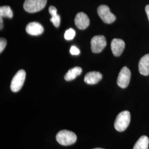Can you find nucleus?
Segmentation results:
<instances>
[{
	"mask_svg": "<svg viewBox=\"0 0 149 149\" xmlns=\"http://www.w3.org/2000/svg\"><path fill=\"white\" fill-rule=\"evenodd\" d=\"M56 141L63 146H68L74 144L77 140L76 134L67 130H63L59 132L56 136Z\"/></svg>",
	"mask_w": 149,
	"mask_h": 149,
	"instance_id": "f257e3e1",
	"label": "nucleus"
},
{
	"mask_svg": "<svg viewBox=\"0 0 149 149\" xmlns=\"http://www.w3.org/2000/svg\"><path fill=\"white\" fill-rule=\"evenodd\" d=\"M130 122V113L128 111L120 112L114 122V128L118 132H122L126 130Z\"/></svg>",
	"mask_w": 149,
	"mask_h": 149,
	"instance_id": "f03ea898",
	"label": "nucleus"
},
{
	"mask_svg": "<svg viewBox=\"0 0 149 149\" xmlns=\"http://www.w3.org/2000/svg\"><path fill=\"white\" fill-rule=\"evenodd\" d=\"M47 0H26L23 8L29 13H35L41 11L47 5Z\"/></svg>",
	"mask_w": 149,
	"mask_h": 149,
	"instance_id": "7ed1b4c3",
	"label": "nucleus"
},
{
	"mask_svg": "<svg viewBox=\"0 0 149 149\" xmlns=\"http://www.w3.org/2000/svg\"><path fill=\"white\" fill-rule=\"evenodd\" d=\"M26 73L23 70H20L16 73L11 81L10 87L12 92H17L21 89L26 79Z\"/></svg>",
	"mask_w": 149,
	"mask_h": 149,
	"instance_id": "20e7f679",
	"label": "nucleus"
},
{
	"mask_svg": "<svg viewBox=\"0 0 149 149\" xmlns=\"http://www.w3.org/2000/svg\"><path fill=\"white\" fill-rule=\"evenodd\" d=\"M98 15L102 20L106 24H111L116 21V17L106 5L100 6L97 9Z\"/></svg>",
	"mask_w": 149,
	"mask_h": 149,
	"instance_id": "39448f33",
	"label": "nucleus"
},
{
	"mask_svg": "<svg viewBox=\"0 0 149 149\" xmlns=\"http://www.w3.org/2000/svg\"><path fill=\"white\" fill-rule=\"evenodd\" d=\"M91 50L94 53H99L107 45L106 38L103 36H96L92 38L91 41Z\"/></svg>",
	"mask_w": 149,
	"mask_h": 149,
	"instance_id": "423d86ee",
	"label": "nucleus"
},
{
	"mask_svg": "<svg viewBox=\"0 0 149 149\" xmlns=\"http://www.w3.org/2000/svg\"><path fill=\"white\" fill-rule=\"evenodd\" d=\"M131 78V72L127 67L124 66L120 70L117 79V85L122 88L128 87Z\"/></svg>",
	"mask_w": 149,
	"mask_h": 149,
	"instance_id": "0eeeda50",
	"label": "nucleus"
},
{
	"mask_svg": "<svg viewBox=\"0 0 149 149\" xmlns=\"http://www.w3.org/2000/svg\"><path fill=\"white\" fill-rule=\"evenodd\" d=\"M74 23L79 29H85L90 25V19L85 13L79 12L74 18Z\"/></svg>",
	"mask_w": 149,
	"mask_h": 149,
	"instance_id": "6e6552de",
	"label": "nucleus"
},
{
	"mask_svg": "<svg viewBox=\"0 0 149 149\" xmlns=\"http://www.w3.org/2000/svg\"><path fill=\"white\" fill-rule=\"evenodd\" d=\"M112 53L116 56H119L123 53L125 48V43L120 39H114L111 42Z\"/></svg>",
	"mask_w": 149,
	"mask_h": 149,
	"instance_id": "1a4fd4ad",
	"label": "nucleus"
},
{
	"mask_svg": "<svg viewBox=\"0 0 149 149\" xmlns=\"http://www.w3.org/2000/svg\"><path fill=\"white\" fill-rule=\"evenodd\" d=\"M26 32L32 36H39L43 33L44 28L38 22H31L28 24L26 27Z\"/></svg>",
	"mask_w": 149,
	"mask_h": 149,
	"instance_id": "9d476101",
	"label": "nucleus"
},
{
	"mask_svg": "<svg viewBox=\"0 0 149 149\" xmlns=\"http://www.w3.org/2000/svg\"><path fill=\"white\" fill-rule=\"evenodd\" d=\"M102 79V74L97 71H92L86 74L84 81L88 85H95Z\"/></svg>",
	"mask_w": 149,
	"mask_h": 149,
	"instance_id": "9b49d317",
	"label": "nucleus"
},
{
	"mask_svg": "<svg viewBox=\"0 0 149 149\" xmlns=\"http://www.w3.org/2000/svg\"><path fill=\"white\" fill-rule=\"evenodd\" d=\"M139 71L140 74L144 76L149 74V54L143 56L139 63Z\"/></svg>",
	"mask_w": 149,
	"mask_h": 149,
	"instance_id": "f8f14e48",
	"label": "nucleus"
},
{
	"mask_svg": "<svg viewBox=\"0 0 149 149\" xmlns=\"http://www.w3.org/2000/svg\"><path fill=\"white\" fill-rule=\"evenodd\" d=\"M82 69L80 67H74L69 70L64 76L65 80L67 81H70L74 80L78 76L82 73Z\"/></svg>",
	"mask_w": 149,
	"mask_h": 149,
	"instance_id": "ddd939ff",
	"label": "nucleus"
},
{
	"mask_svg": "<svg viewBox=\"0 0 149 149\" xmlns=\"http://www.w3.org/2000/svg\"><path fill=\"white\" fill-rule=\"evenodd\" d=\"M149 144V138L147 136L143 135L139 139L135 144L133 149H148Z\"/></svg>",
	"mask_w": 149,
	"mask_h": 149,
	"instance_id": "4468645a",
	"label": "nucleus"
},
{
	"mask_svg": "<svg viewBox=\"0 0 149 149\" xmlns=\"http://www.w3.org/2000/svg\"><path fill=\"white\" fill-rule=\"evenodd\" d=\"M13 14L10 6H5L0 7V17H7L8 18H12Z\"/></svg>",
	"mask_w": 149,
	"mask_h": 149,
	"instance_id": "2eb2a0df",
	"label": "nucleus"
},
{
	"mask_svg": "<svg viewBox=\"0 0 149 149\" xmlns=\"http://www.w3.org/2000/svg\"><path fill=\"white\" fill-rule=\"evenodd\" d=\"M75 34H76V33L74 30L72 28H70L68 29L67 31H66L64 34V38L67 40H71L74 39V38L75 36Z\"/></svg>",
	"mask_w": 149,
	"mask_h": 149,
	"instance_id": "dca6fc26",
	"label": "nucleus"
},
{
	"mask_svg": "<svg viewBox=\"0 0 149 149\" xmlns=\"http://www.w3.org/2000/svg\"><path fill=\"white\" fill-rule=\"evenodd\" d=\"M50 21L53 23L55 27L58 28L59 27L60 23V17L58 14L56 16H52L50 18Z\"/></svg>",
	"mask_w": 149,
	"mask_h": 149,
	"instance_id": "f3484780",
	"label": "nucleus"
},
{
	"mask_svg": "<svg viewBox=\"0 0 149 149\" xmlns=\"http://www.w3.org/2000/svg\"><path fill=\"white\" fill-rule=\"evenodd\" d=\"M7 45V40L5 38H1L0 39V53H1L5 49Z\"/></svg>",
	"mask_w": 149,
	"mask_h": 149,
	"instance_id": "a211bd4d",
	"label": "nucleus"
},
{
	"mask_svg": "<svg viewBox=\"0 0 149 149\" xmlns=\"http://www.w3.org/2000/svg\"><path fill=\"white\" fill-rule=\"evenodd\" d=\"M70 53L73 55H78L80 53V50L74 46H72L70 48Z\"/></svg>",
	"mask_w": 149,
	"mask_h": 149,
	"instance_id": "6ab92c4d",
	"label": "nucleus"
},
{
	"mask_svg": "<svg viewBox=\"0 0 149 149\" xmlns=\"http://www.w3.org/2000/svg\"><path fill=\"white\" fill-rule=\"evenodd\" d=\"M49 13L50 14V15L52 16H56L58 15L57 13V9L53 6H51L49 7Z\"/></svg>",
	"mask_w": 149,
	"mask_h": 149,
	"instance_id": "aec40b11",
	"label": "nucleus"
},
{
	"mask_svg": "<svg viewBox=\"0 0 149 149\" xmlns=\"http://www.w3.org/2000/svg\"><path fill=\"white\" fill-rule=\"evenodd\" d=\"M145 11H146V15L148 17L149 21V5L145 7Z\"/></svg>",
	"mask_w": 149,
	"mask_h": 149,
	"instance_id": "412c9836",
	"label": "nucleus"
},
{
	"mask_svg": "<svg viewBox=\"0 0 149 149\" xmlns=\"http://www.w3.org/2000/svg\"><path fill=\"white\" fill-rule=\"evenodd\" d=\"M0 21H1V23H0V24H1V29H2V28H3V20H2V17H0Z\"/></svg>",
	"mask_w": 149,
	"mask_h": 149,
	"instance_id": "4be33fe9",
	"label": "nucleus"
},
{
	"mask_svg": "<svg viewBox=\"0 0 149 149\" xmlns=\"http://www.w3.org/2000/svg\"><path fill=\"white\" fill-rule=\"evenodd\" d=\"M102 149V148H95V149Z\"/></svg>",
	"mask_w": 149,
	"mask_h": 149,
	"instance_id": "5701e85b",
	"label": "nucleus"
}]
</instances>
